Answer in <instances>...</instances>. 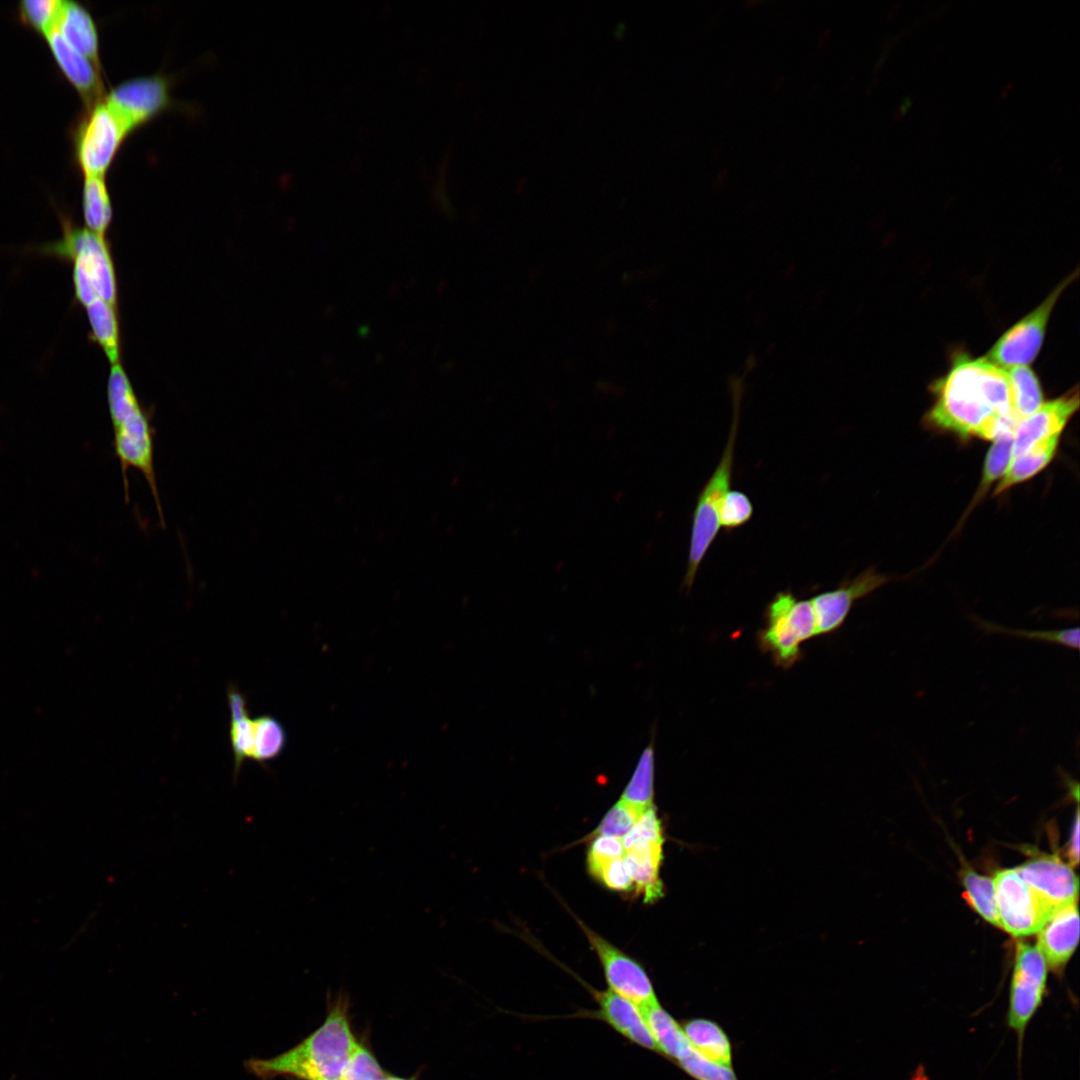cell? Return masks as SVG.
I'll use <instances>...</instances> for the list:
<instances>
[{"mask_svg": "<svg viewBox=\"0 0 1080 1080\" xmlns=\"http://www.w3.org/2000/svg\"><path fill=\"white\" fill-rule=\"evenodd\" d=\"M1013 457V431L1000 434L994 440L986 453L982 475L972 506H975L992 484L999 482L1004 475Z\"/></svg>", "mask_w": 1080, "mask_h": 1080, "instance_id": "27", "label": "cell"}, {"mask_svg": "<svg viewBox=\"0 0 1080 1080\" xmlns=\"http://www.w3.org/2000/svg\"><path fill=\"white\" fill-rule=\"evenodd\" d=\"M891 578L868 568L845 580L836 589L815 595L809 601L815 618L816 635L827 634L842 626L854 603L885 585Z\"/></svg>", "mask_w": 1080, "mask_h": 1080, "instance_id": "13", "label": "cell"}, {"mask_svg": "<svg viewBox=\"0 0 1080 1080\" xmlns=\"http://www.w3.org/2000/svg\"><path fill=\"white\" fill-rule=\"evenodd\" d=\"M128 135L103 98L87 108L75 133L76 159L84 176H105Z\"/></svg>", "mask_w": 1080, "mask_h": 1080, "instance_id": "5", "label": "cell"}, {"mask_svg": "<svg viewBox=\"0 0 1080 1080\" xmlns=\"http://www.w3.org/2000/svg\"><path fill=\"white\" fill-rule=\"evenodd\" d=\"M399 1080H409V1079H404V1078H400V1077H399Z\"/></svg>", "mask_w": 1080, "mask_h": 1080, "instance_id": "44", "label": "cell"}, {"mask_svg": "<svg viewBox=\"0 0 1080 1080\" xmlns=\"http://www.w3.org/2000/svg\"><path fill=\"white\" fill-rule=\"evenodd\" d=\"M1060 436L1054 435L1038 441L1025 452L1013 457L1004 475L996 484L993 495L998 496L1043 471L1056 456Z\"/></svg>", "mask_w": 1080, "mask_h": 1080, "instance_id": "20", "label": "cell"}, {"mask_svg": "<svg viewBox=\"0 0 1080 1080\" xmlns=\"http://www.w3.org/2000/svg\"><path fill=\"white\" fill-rule=\"evenodd\" d=\"M753 515V505L749 497L738 490H729L724 496L719 509V525L730 532L747 523Z\"/></svg>", "mask_w": 1080, "mask_h": 1080, "instance_id": "32", "label": "cell"}, {"mask_svg": "<svg viewBox=\"0 0 1080 1080\" xmlns=\"http://www.w3.org/2000/svg\"><path fill=\"white\" fill-rule=\"evenodd\" d=\"M50 50L66 76L91 107L104 97L100 69L85 55L71 46L54 25L45 35Z\"/></svg>", "mask_w": 1080, "mask_h": 1080, "instance_id": "15", "label": "cell"}, {"mask_svg": "<svg viewBox=\"0 0 1080 1080\" xmlns=\"http://www.w3.org/2000/svg\"><path fill=\"white\" fill-rule=\"evenodd\" d=\"M982 627L984 630L991 633H1002L1012 636L1025 637L1027 639H1035L1039 641L1064 645L1076 650L1079 648V629L1077 627L1050 631H1028L1020 629H1010L1000 627L991 623H982Z\"/></svg>", "mask_w": 1080, "mask_h": 1080, "instance_id": "36", "label": "cell"}, {"mask_svg": "<svg viewBox=\"0 0 1080 1080\" xmlns=\"http://www.w3.org/2000/svg\"><path fill=\"white\" fill-rule=\"evenodd\" d=\"M73 279L76 298L82 305L87 307L96 298H98L88 276L86 275L84 270L76 264H74Z\"/></svg>", "mask_w": 1080, "mask_h": 1080, "instance_id": "40", "label": "cell"}, {"mask_svg": "<svg viewBox=\"0 0 1080 1080\" xmlns=\"http://www.w3.org/2000/svg\"><path fill=\"white\" fill-rule=\"evenodd\" d=\"M625 851L641 844L663 843V830L654 806L647 808L622 839Z\"/></svg>", "mask_w": 1080, "mask_h": 1080, "instance_id": "35", "label": "cell"}, {"mask_svg": "<svg viewBox=\"0 0 1080 1080\" xmlns=\"http://www.w3.org/2000/svg\"><path fill=\"white\" fill-rule=\"evenodd\" d=\"M1014 413L1021 419L1032 414L1044 402L1038 377L1029 366L1006 369Z\"/></svg>", "mask_w": 1080, "mask_h": 1080, "instance_id": "24", "label": "cell"}, {"mask_svg": "<svg viewBox=\"0 0 1080 1080\" xmlns=\"http://www.w3.org/2000/svg\"><path fill=\"white\" fill-rule=\"evenodd\" d=\"M1047 972V964L1037 947L1018 943L1010 984L1007 1025L1017 1035L1019 1049L1029 1024L1045 998Z\"/></svg>", "mask_w": 1080, "mask_h": 1080, "instance_id": "6", "label": "cell"}, {"mask_svg": "<svg viewBox=\"0 0 1080 1080\" xmlns=\"http://www.w3.org/2000/svg\"><path fill=\"white\" fill-rule=\"evenodd\" d=\"M641 1010L658 1053L676 1062L692 1048L682 1025L660 1003Z\"/></svg>", "mask_w": 1080, "mask_h": 1080, "instance_id": "22", "label": "cell"}, {"mask_svg": "<svg viewBox=\"0 0 1080 1080\" xmlns=\"http://www.w3.org/2000/svg\"><path fill=\"white\" fill-rule=\"evenodd\" d=\"M653 782L654 750L652 746H648L643 750L620 800L638 811H645L652 806Z\"/></svg>", "mask_w": 1080, "mask_h": 1080, "instance_id": "28", "label": "cell"}, {"mask_svg": "<svg viewBox=\"0 0 1080 1080\" xmlns=\"http://www.w3.org/2000/svg\"><path fill=\"white\" fill-rule=\"evenodd\" d=\"M663 843L634 846L625 851L623 860L634 889L651 903L663 895L659 868L663 860Z\"/></svg>", "mask_w": 1080, "mask_h": 1080, "instance_id": "19", "label": "cell"}, {"mask_svg": "<svg viewBox=\"0 0 1080 1080\" xmlns=\"http://www.w3.org/2000/svg\"><path fill=\"white\" fill-rule=\"evenodd\" d=\"M681 1025L694 1051L709 1061L733 1067L732 1043L720 1024L699 1017Z\"/></svg>", "mask_w": 1080, "mask_h": 1080, "instance_id": "21", "label": "cell"}, {"mask_svg": "<svg viewBox=\"0 0 1080 1080\" xmlns=\"http://www.w3.org/2000/svg\"><path fill=\"white\" fill-rule=\"evenodd\" d=\"M82 207L91 231L104 235L112 219V205L104 176H84Z\"/></svg>", "mask_w": 1080, "mask_h": 1080, "instance_id": "23", "label": "cell"}, {"mask_svg": "<svg viewBox=\"0 0 1080 1080\" xmlns=\"http://www.w3.org/2000/svg\"><path fill=\"white\" fill-rule=\"evenodd\" d=\"M1067 852H1068V858H1069V861H1070L1069 864L1071 866L1076 865L1078 863V861H1079V816H1078V811L1076 812L1073 831H1072V834H1071V838L1069 840V845H1068Z\"/></svg>", "mask_w": 1080, "mask_h": 1080, "instance_id": "41", "label": "cell"}, {"mask_svg": "<svg viewBox=\"0 0 1080 1080\" xmlns=\"http://www.w3.org/2000/svg\"><path fill=\"white\" fill-rule=\"evenodd\" d=\"M348 1016V1000L340 994L318 1029L276 1057L249 1060L248 1069L262 1079L287 1076L298 1080H343L358 1044Z\"/></svg>", "mask_w": 1080, "mask_h": 1080, "instance_id": "2", "label": "cell"}, {"mask_svg": "<svg viewBox=\"0 0 1080 1080\" xmlns=\"http://www.w3.org/2000/svg\"><path fill=\"white\" fill-rule=\"evenodd\" d=\"M582 927L600 959L609 990L640 1008L659 1003L648 974L638 962L588 927Z\"/></svg>", "mask_w": 1080, "mask_h": 1080, "instance_id": "11", "label": "cell"}, {"mask_svg": "<svg viewBox=\"0 0 1080 1080\" xmlns=\"http://www.w3.org/2000/svg\"><path fill=\"white\" fill-rule=\"evenodd\" d=\"M643 812L619 800L604 816L595 834L623 838Z\"/></svg>", "mask_w": 1080, "mask_h": 1080, "instance_id": "33", "label": "cell"}, {"mask_svg": "<svg viewBox=\"0 0 1080 1080\" xmlns=\"http://www.w3.org/2000/svg\"><path fill=\"white\" fill-rule=\"evenodd\" d=\"M911 105H912V99L910 97H905L902 100V102L900 103V106H899L900 113L905 114L906 111L910 108Z\"/></svg>", "mask_w": 1080, "mask_h": 1080, "instance_id": "42", "label": "cell"}, {"mask_svg": "<svg viewBox=\"0 0 1080 1080\" xmlns=\"http://www.w3.org/2000/svg\"><path fill=\"white\" fill-rule=\"evenodd\" d=\"M385 1076L374 1055L358 1042L346 1065L343 1080H380Z\"/></svg>", "mask_w": 1080, "mask_h": 1080, "instance_id": "37", "label": "cell"}, {"mask_svg": "<svg viewBox=\"0 0 1080 1080\" xmlns=\"http://www.w3.org/2000/svg\"><path fill=\"white\" fill-rule=\"evenodd\" d=\"M593 877L609 889L628 892L634 889L633 882L622 858L602 862L588 868Z\"/></svg>", "mask_w": 1080, "mask_h": 1080, "instance_id": "38", "label": "cell"}, {"mask_svg": "<svg viewBox=\"0 0 1080 1080\" xmlns=\"http://www.w3.org/2000/svg\"><path fill=\"white\" fill-rule=\"evenodd\" d=\"M594 996L599 1006L598 1016L602 1020L630 1042L657 1052L639 1006L611 990L595 991Z\"/></svg>", "mask_w": 1080, "mask_h": 1080, "instance_id": "17", "label": "cell"}, {"mask_svg": "<svg viewBox=\"0 0 1080 1080\" xmlns=\"http://www.w3.org/2000/svg\"><path fill=\"white\" fill-rule=\"evenodd\" d=\"M380 1080H399V1077H395V1076H387V1075H386V1076H385L384 1078H382V1079H380Z\"/></svg>", "mask_w": 1080, "mask_h": 1080, "instance_id": "43", "label": "cell"}, {"mask_svg": "<svg viewBox=\"0 0 1080 1080\" xmlns=\"http://www.w3.org/2000/svg\"><path fill=\"white\" fill-rule=\"evenodd\" d=\"M62 0H22L20 15L24 22L45 35L56 23Z\"/></svg>", "mask_w": 1080, "mask_h": 1080, "instance_id": "34", "label": "cell"}, {"mask_svg": "<svg viewBox=\"0 0 1080 1080\" xmlns=\"http://www.w3.org/2000/svg\"><path fill=\"white\" fill-rule=\"evenodd\" d=\"M1000 928L1014 937L1037 933L1052 913L1020 877L1016 868L1002 869L994 877Z\"/></svg>", "mask_w": 1080, "mask_h": 1080, "instance_id": "9", "label": "cell"}, {"mask_svg": "<svg viewBox=\"0 0 1080 1080\" xmlns=\"http://www.w3.org/2000/svg\"><path fill=\"white\" fill-rule=\"evenodd\" d=\"M961 879L972 908L988 923L1000 927L993 878L968 868Z\"/></svg>", "mask_w": 1080, "mask_h": 1080, "instance_id": "29", "label": "cell"}, {"mask_svg": "<svg viewBox=\"0 0 1080 1080\" xmlns=\"http://www.w3.org/2000/svg\"><path fill=\"white\" fill-rule=\"evenodd\" d=\"M55 26L71 46L101 68L97 27L83 5L62 0Z\"/></svg>", "mask_w": 1080, "mask_h": 1080, "instance_id": "18", "label": "cell"}, {"mask_svg": "<svg viewBox=\"0 0 1080 1080\" xmlns=\"http://www.w3.org/2000/svg\"><path fill=\"white\" fill-rule=\"evenodd\" d=\"M1037 949L1047 967L1062 970L1073 955L1079 939V915L1077 903L1055 912L1037 932Z\"/></svg>", "mask_w": 1080, "mask_h": 1080, "instance_id": "16", "label": "cell"}, {"mask_svg": "<svg viewBox=\"0 0 1080 1080\" xmlns=\"http://www.w3.org/2000/svg\"><path fill=\"white\" fill-rule=\"evenodd\" d=\"M87 314L96 342L114 365L119 360V327L114 306L96 298L87 306Z\"/></svg>", "mask_w": 1080, "mask_h": 1080, "instance_id": "26", "label": "cell"}, {"mask_svg": "<svg viewBox=\"0 0 1080 1080\" xmlns=\"http://www.w3.org/2000/svg\"><path fill=\"white\" fill-rule=\"evenodd\" d=\"M45 249L73 260L88 276L97 297L115 306L116 278L104 235L65 223L63 239Z\"/></svg>", "mask_w": 1080, "mask_h": 1080, "instance_id": "8", "label": "cell"}, {"mask_svg": "<svg viewBox=\"0 0 1080 1080\" xmlns=\"http://www.w3.org/2000/svg\"><path fill=\"white\" fill-rule=\"evenodd\" d=\"M766 627L759 633L761 648L777 665L790 667L801 656L802 642L816 635L809 600H798L790 591L778 592L766 608Z\"/></svg>", "mask_w": 1080, "mask_h": 1080, "instance_id": "4", "label": "cell"}, {"mask_svg": "<svg viewBox=\"0 0 1080 1080\" xmlns=\"http://www.w3.org/2000/svg\"><path fill=\"white\" fill-rule=\"evenodd\" d=\"M254 748L252 761L261 765L279 758L285 751L288 741L283 723L271 714H262L253 718Z\"/></svg>", "mask_w": 1080, "mask_h": 1080, "instance_id": "25", "label": "cell"}, {"mask_svg": "<svg viewBox=\"0 0 1080 1080\" xmlns=\"http://www.w3.org/2000/svg\"><path fill=\"white\" fill-rule=\"evenodd\" d=\"M169 91L168 78L154 74L119 83L103 101L130 133L171 105Z\"/></svg>", "mask_w": 1080, "mask_h": 1080, "instance_id": "10", "label": "cell"}, {"mask_svg": "<svg viewBox=\"0 0 1080 1080\" xmlns=\"http://www.w3.org/2000/svg\"><path fill=\"white\" fill-rule=\"evenodd\" d=\"M734 403L733 422L721 459L698 494L693 512L687 568L683 581V585L687 590L692 587L699 566L717 537L720 529V505L724 496L730 490L739 421V398L737 396Z\"/></svg>", "mask_w": 1080, "mask_h": 1080, "instance_id": "3", "label": "cell"}, {"mask_svg": "<svg viewBox=\"0 0 1080 1080\" xmlns=\"http://www.w3.org/2000/svg\"><path fill=\"white\" fill-rule=\"evenodd\" d=\"M1076 275L1077 272L1062 281L1041 304L1010 327L986 358L1004 369L1032 363L1042 347L1052 311Z\"/></svg>", "mask_w": 1080, "mask_h": 1080, "instance_id": "7", "label": "cell"}, {"mask_svg": "<svg viewBox=\"0 0 1080 1080\" xmlns=\"http://www.w3.org/2000/svg\"><path fill=\"white\" fill-rule=\"evenodd\" d=\"M229 737L234 757V778L247 760H251L254 748V722L249 711L230 715Z\"/></svg>", "mask_w": 1080, "mask_h": 1080, "instance_id": "30", "label": "cell"}, {"mask_svg": "<svg viewBox=\"0 0 1080 1080\" xmlns=\"http://www.w3.org/2000/svg\"><path fill=\"white\" fill-rule=\"evenodd\" d=\"M932 393L927 426L963 439L992 441L1013 431L1020 419L1012 408L1006 369L986 357L958 354L948 372L932 385Z\"/></svg>", "mask_w": 1080, "mask_h": 1080, "instance_id": "1", "label": "cell"}, {"mask_svg": "<svg viewBox=\"0 0 1080 1080\" xmlns=\"http://www.w3.org/2000/svg\"><path fill=\"white\" fill-rule=\"evenodd\" d=\"M675 1063L695 1080H738L733 1067L709 1061L692 1048Z\"/></svg>", "mask_w": 1080, "mask_h": 1080, "instance_id": "31", "label": "cell"}, {"mask_svg": "<svg viewBox=\"0 0 1080 1080\" xmlns=\"http://www.w3.org/2000/svg\"><path fill=\"white\" fill-rule=\"evenodd\" d=\"M10 1080H14V1077H11Z\"/></svg>", "mask_w": 1080, "mask_h": 1080, "instance_id": "45", "label": "cell"}, {"mask_svg": "<svg viewBox=\"0 0 1080 1080\" xmlns=\"http://www.w3.org/2000/svg\"><path fill=\"white\" fill-rule=\"evenodd\" d=\"M1016 870L1052 915L1067 905L1077 903L1078 877L1073 867L1060 857L1035 855Z\"/></svg>", "mask_w": 1080, "mask_h": 1080, "instance_id": "12", "label": "cell"}, {"mask_svg": "<svg viewBox=\"0 0 1080 1080\" xmlns=\"http://www.w3.org/2000/svg\"><path fill=\"white\" fill-rule=\"evenodd\" d=\"M1078 408L1079 393L1076 388L1060 397L1044 401L1032 414L1019 419L1013 431V457L1025 452L1038 441L1061 435Z\"/></svg>", "mask_w": 1080, "mask_h": 1080, "instance_id": "14", "label": "cell"}, {"mask_svg": "<svg viewBox=\"0 0 1080 1080\" xmlns=\"http://www.w3.org/2000/svg\"><path fill=\"white\" fill-rule=\"evenodd\" d=\"M624 854L625 849L621 838L597 835L588 850V868L612 859L622 858Z\"/></svg>", "mask_w": 1080, "mask_h": 1080, "instance_id": "39", "label": "cell"}]
</instances>
